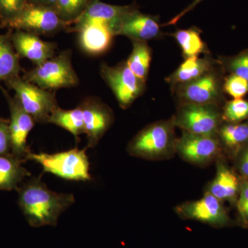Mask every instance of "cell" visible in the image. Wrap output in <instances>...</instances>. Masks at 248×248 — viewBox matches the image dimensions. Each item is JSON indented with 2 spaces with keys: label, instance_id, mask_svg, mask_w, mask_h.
<instances>
[{
  "label": "cell",
  "instance_id": "obj_4",
  "mask_svg": "<svg viewBox=\"0 0 248 248\" xmlns=\"http://www.w3.org/2000/svg\"><path fill=\"white\" fill-rule=\"evenodd\" d=\"M22 78L42 89L55 91L75 87L79 80L72 63V51L65 50L29 71Z\"/></svg>",
  "mask_w": 248,
  "mask_h": 248
},
{
  "label": "cell",
  "instance_id": "obj_18",
  "mask_svg": "<svg viewBox=\"0 0 248 248\" xmlns=\"http://www.w3.org/2000/svg\"><path fill=\"white\" fill-rule=\"evenodd\" d=\"M240 183L235 173L223 163L217 164L216 175L210 183L206 192L221 202L232 201L239 193Z\"/></svg>",
  "mask_w": 248,
  "mask_h": 248
},
{
  "label": "cell",
  "instance_id": "obj_6",
  "mask_svg": "<svg viewBox=\"0 0 248 248\" xmlns=\"http://www.w3.org/2000/svg\"><path fill=\"white\" fill-rule=\"evenodd\" d=\"M100 75L122 108H128L144 92L146 81L135 76L125 62L113 66L102 63Z\"/></svg>",
  "mask_w": 248,
  "mask_h": 248
},
{
  "label": "cell",
  "instance_id": "obj_2",
  "mask_svg": "<svg viewBox=\"0 0 248 248\" xmlns=\"http://www.w3.org/2000/svg\"><path fill=\"white\" fill-rule=\"evenodd\" d=\"M174 128L172 117L150 124L130 140L127 152L130 156L149 161L170 159L176 154Z\"/></svg>",
  "mask_w": 248,
  "mask_h": 248
},
{
  "label": "cell",
  "instance_id": "obj_15",
  "mask_svg": "<svg viewBox=\"0 0 248 248\" xmlns=\"http://www.w3.org/2000/svg\"><path fill=\"white\" fill-rule=\"evenodd\" d=\"M159 16L142 14L138 9L129 13L122 19L114 35H123L131 40H148L161 35Z\"/></svg>",
  "mask_w": 248,
  "mask_h": 248
},
{
  "label": "cell",
  "instance_id": "obj_19",
  "mask_svg": "<svg viewBox=\"0 0 248 248\" xmlns=\"http://www.w3.org/2000/svg\"><path fill=\"white\" fill-rule=\"evenodd\" d=\"M25 160L12 154L0 156V190H17L31 173L24 166Z\"/></svg>",
  "mask_w": 248,
  "mask_h": 248
},
{
  "label": "cell",
  "instance_id": "obj_24",
  "mask_svg": "<svg viewBox=\"0 0 248 248\" xmlns=\"http://www.w3.org/2000/svg\"><path fill=\"white\" fill-rule=\"evenodd\" d=\"M180 46L183 55L186 58L198 57L207 51L205 43L201 37L200 29L192 27L188 29H179L172 34Z\"/></svg>",
  "mask_w": 248,
  "mask_h": 248
},
{
  "label": "cell",
  "instance_id": "obj_12",
  "mask_svg": "<svg viewBox=\"0 0 248 248\" xmlns=\"http://www.w3.org/2000/svg\"><path fill=\"white\" fill-rule=\"evenodd\" d=\"M80 107L84 118V134L87 138L86 148H94L113 123V113L110 108L94 97L85 99Z\"/></svg>",
  "mask_w": 248,
  "mask_h": 248
},
{
  "label": "cell",
  "instance_id": "obj_29",
  "mask_svg": "<svg viewBox=\"0 0 248 248\" xmlns=\"http://www.w3.org/2000/svg\"><path fill=\"white\" fill-rule=\"evenodd\" d=\"M223 89L234 99H241L248 93V81L232 74L225 81Z\"/></svg>",
  "mask_w": 248,
  "mask_h": 248
},
{
  "label": "cell",
  "instance_id": "obj_13",
  "mask_svg": "<svg viewBox=\"0 0 248 248\" xmlns=\"http://www.w3.org/2000/svg\"><path fill=\"white\" fill-rule=\"evenodd\" d=\"M138 8L137 4L117 6L95 0L72 24L73 26L70 28L69 31L77 32L81 28L89 24H102L110 28L114 35L116 29L122 19L129 13Z\"/></svg>",
  "mask_w": 248,
  "mask_h": 248
},
{
  "label": "cell",
  "instance_id": "obj_10",
  "mask_svg": "<svg viewBox=\"0 0 248 248\" xmlns=\"http://www.w3.org/2000/svg\"><path fill=\"white\" fill-rule=\"evenodd\" d=\"M0 91L6 98L10 112L9 131L11 141V154L25 161L31 152L27 144V139L36 123L32 116L22 107L17 98L13 97L2 86Z\"/></svg>",
  "mask_w": 248,
  "mask_h": 248
},
{
  "label": "cell",
  "instance_id": "obj_26",
  "mask_svg": "<svg viewBox=\"0 0 248 248\" xmlns=\"http://www.w3.org/2000/svg\"><path fill=\"white\" fill-rule=\"evenodd\" d=\"M218 135L229 148H238L248 142V124H231L220 127Z\"/></svg>",
  "mask_w": 248,
  "mask_h": 248
},
{
  "label": "cell",
  "instance_id": "obj_25",
  "mask_svg": "<svg viewBox=\"0 0 248 248\" xmlns=\"http://www.w3.org/2000/svg\"><path fill=\"white\" fill-rule=\"evenodd\" d=\"M95 0H57L55 9L68 28Z\"/></svg>",
  "mask_w": 248,
  "mask_h": 248
},
{
  "label": "cell",
  "instance_id": "obj_31",
  "mask_svg": "<svg viewBox=\"0 0 248 248\" xmlns=\"http://www.w3.org/2000/svg\"><path fill=\"white\" fill-rule=\"evenodd\" d=\"M11 154L9 121L0 117V156Z\"/></svg>",
  "mask_w": 248,
  "mask_h": 248
},
{
  "label": "cell",
  "instance_id": "obj_14",
  "mask_svg": "<svg viewBox=\"0 0 248 248\" xmlns=\"http://www.w3.org/2000/svg\"><path fill=\"white\" fill-rule=\"evenodd\" d=\"M177 93L182 104L215 105L220 96L218 77L210 70L197 79L178 86Z\"/></svg>",
  "mask_w": 248,
  "mask_h": 248
},
{
  "label": "cell",
  "instance_id": "obj_8",
  "mask_svg": "<svg viewBox=\"0 0 248 248\" xmlns=\"http://www.w3.org/2000/svg\"><path fill=\"white\" fill-rule=\"evenodd\" d=\"M5 28L40 35L55 33L68 28V25L53 8L30 4Z\"/></svg>",
  "mask_w": 248,
  "mask_h": 248
},
{
  "label": "cell",
  "instance_id": "obj_7",
  "mask_svg": "<svg viewBox=\"0 0 248 248\" xmlns=\"http://www.w3.org/2000/svg\"><path fill=\"white\" fill-rule=\"evenodd\" d=\"M172 119L175 127L183 131L217 137L221 116L215 105L182 104Z\"/></svg>",
  "mask_w": 248,
  "mask_h": 248
},
{
  "label": "cell",
  "instance_id": "obj_5",
  "mask_svg": "<svg viewBox=\"0 0 248 248\" xmlns=\"http://www.w3.org/2000/svg\"><path fill=\"white\" fill-rule=\"evenodd\" d=\"M4 84L14 91L15 97L36 123L48 124L49 117L59 107L55 94L29 82L20 76L7 80Z\"/></svg>",
  "mask_w": 248,
  "mask_h": 248
},
{
  "label": "cell",
  "instance_id": "obj_17",
  "mask_svg": "<svg viewBox=\"0 0 248 248\" xmlns=\"http://www.w3.org/2000/svg\"><path fill=\"white\" fill-rule=\"evenodd\" d=\"M77 32L81 50L93 56L107 52L115 37L110 28L102 24H89Z\"/></svg>",
  "mask_w": 248,
  "mask_h": 248
},
{
  "label": "cell",
  "instance_id": "obj_16",
  "mask_svg": "<svg viewBox=\"0 0 248 248\" xmlns=\"http://www.w3.org/2000/svg\"><path fill=\"white\" fill-rule=\"evenodd\" d=\"M11 31L13 45L19 58L30 60L36 66L55 56L58 46L55 42H46L26 31Z\"/></svg>",
  "mask_w": 248,
  "mask_h": 248
},
{
  "label": "cell",
  "instance_id": "obj_34",
  "mask_svg": "<svg viewBox=\"0 0 248 248\" xmlns=\"http://www.w3.org/2000/svg\"><path fill=\"white\" fill-rule=\"evenodd\" d=\"M239 169L245 179H248V145L240 156Z\"/></svg>",
  "mask_w": 248,
  "mask_h": 248
},
{
  "label": "cell",
  "instance_id": "obj_32",
  "mask_svg": "<svg viewBox=\"0 0 248 248\" xmlns=\"http://www.w3.org/2000/svg\"><path fill=\"white\" fill-rule=\"evenodd\" d=\"M230 68L233 74L248 81V53L240 55L233 59L230 63Z\"/></svg>",
  "mask_w": 248,
  "mask_h": 248
},
{
  "label": "cell",
  "instance_id": "obj_22",
  "mask_svg": "<svg viewBox=\"0 0 248 248\" xmlns=\"http://www.w3.org/2000/svg\"><path fill=\"white\" fill-rule=\"evenodd\" d=\"M48 124H53L66 130L75 137L76 140L84 133V118L81 107L71 110H64L58 107L49 117Z\"/></svg>",
  "mask_w": 248,
  "mask_h": 248
},
{
  "label": "cell",
  "instance_id": "obj_33",
  "mask_svg": "<svg viewBox=\"0 0 248 248\" xmlns=\"http://www.w3.org/2000/svg\"><path fill=\"white\" fill-rule=\"evenodd\" d=\"M202 1L203 0H193L192 2H191L186 9L183 10L182 12L179 13V14H177V16H174L172 19H171L169 21L167 24H165L164 26H169V25H173V24H176L183 17H184L185 15L187 14V13L190 12V11H192L197 5L200 4Z\"/></svg>",
  "mask_w": 248,
  "mask_h": 248
},
{
  "label": "cell",
  "instance_id": "obj_3",
  "mask_svg": "<svg viewBox=\"0 0 248 248\" xmlns=\"http://www.w3.org/2000/svg\"><path fill=\"white\" fill-rule=\"evenodd\" d=\"M86 149L76 148L52 154L31 151L26 156V160L35 161L43 168L44 172L51 173L62 179L89 182L92 177L90 174V162Z\"/></svg>",
  "mask_w": 248,
  "mask_h": 248
},
{
  "label": "cell",
  "instance_id": "obj_28",
  "mask_svg": "<svg viewBox=\"0 0 248 248\" xmlns=\"http://www.w3.org/2000/svg\"><path fill=\"white\" fill-rule=\"evenodd\" d=\"M223 120L230 123H237L248 117V102L236 99L226 104L222 115Z\"/></svg>",
  "mask_w": 248,
  "mask_h": 248
},
{
  "label": "cell",
  "instance_id": "obj_20",
  "mask_svg": "<svg viewBox=\"0 0 248 248\" xmlns=\"http://www.w3.org/2000/svg\"><path fill=\"white\" fill-rule=\"evenodd\" d=\"M20 58L11 40V31L0 35V87L1 83L20 76L22 71Z\"/></svg>",
  "mask_w": 248,
  "mask_h": 248
},
{
  "label": "cell",
  "instance_id": "obj_21",
  "mask_svg": "<svg viewBox=\"0 0 248 248\" xmlns=\"http://www.w3.org/2000/svg\"><path fill=\"white\" fill-rule=\"evenodd\" d=\"M211 60L192 57L186 58L177 71L167 79L172 86H179L197 79L211 70Z\"/></svg>",
  "mask_w": 248,
  "mask_h": 248
},
{
  "label": "cell",
  "instance_id": "obj_27",
  "mask_svg": "<svg viewBox=\"0 0 248 248\" xmlns=\"http://www.w3.org/2000/svg\"><path fill=\"white\" fill-rule=\"evenodd\" d=\"M30 4L29 0H0V26L6 24L17 17Z\"/></svg>",
  "mask_w": 248,
  "mask_h": 248
},
{
  "label": "cell",
  "instance_id": "obj_35",
  "mask_svg": "<svg viewBox=\"0 0 248 248\" xmlns=\"http://www.w3.org/2000/svg\"><path fill=\"white\" fill-rule=\"evenodd\" d=\"M29 1L31 4L40 5L53 9H55L57 3V0H29Z\"/></svg>",
  "mask_w": 248,
  "mask_h": 248
},
{
  "label": "cell",
  "instance_id": "obj_1",
  "mask_svg": "<svg viewBox=\"0 0 248 248\" xmlns=\"http://www.w3.org/2000/svg\"><path fill=\"white\" fill-rule=\"evenodd\" d=\"M17 191L19 208L32 228L56 226L60 215L76 202L73 194L50 190L41 176L31 178Z\"/></svg>",
  "mask_w": 248,
  "mask_h": 248
},
{
  "label": "cell",
  "instance_id": "obj_9",
  "mask_svg": "<svg viewBox=\"0 0 248 248\" xmlns=\"http://www.w3.org/2000/svg\"><path fill=\"white\" fill-rule=\"evenodd\" d=\"M221 153V142L217 137L197 135L183 131L177 140L176 154L189 164L208 166Z\"/></svg>",
  "mask_w": 248,
  "mask_h": 248
},
{
  "label": "cell",
  "instance_id": "obj_23",
  "mask_svg": "<svg viewBox=\"0 0 248 248\" xmlns=\"http://www.w3.org/2000/svg\"><path fill=\"white\" fill-rule=\"evenodd\" d=\"M131 41L133 50L125 63L135 76L146 81L151 66V48L144 41Z\"/></svg>",
  "mask_w": 248,
  "mask_h": 248
},
{
  "label": "cell",
  "instance_id": "obj_30",
  "mask_svg": "<svg viewBox=\"0 0 248 248\" xmlns=\"http://www.w3.org/2000/svg\"><path fill=\"white\" fill-rule=\"evenodd\" d=\"M237 209L241 221L248 225V179H245L240 185Z\"/></svg>",
  "mask_w": 248,
  "mask_h": 248
},
{
  "label": "cell",
  "instance_id": "obj_11",
  "mask_svg": "<svg viewBox=\"0 0 248 248\" xmlns=\"http://www.w3.org/2000/svg\"><path fill=\"white\" fill-rule=\"evenodd\" d=\"M175 211L183 219L200 221L214 227L226 226L231 221L221 201L208 192L200 200L177 205Z\"/></svg>",
  "mask_w": 248,
  "mask_h": 248
}]
</instances>
